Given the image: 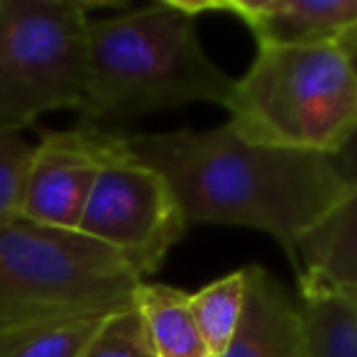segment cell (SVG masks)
<instances>
[{"instance_id":"obj_1","label":"cell","mask_w":357,"mask_h":357,"mask_svg":"<svg viewBox=\"0 0 357 357\" xmlns=\"http://www.w3.org/2000/svg\"><path fill=\"white\" fill-rule=\"evenodd\" d=\"M142 162L169 178L191 225L269 235L289 262L296 245L347 194L333 157L252 142L228 123L211 130L130 135Z\"/></svg>"},{"instance_id":"obj_2","label":"cell","mask_w":357,"mask_h":357,"mask_svg":"<svg viewBox=\"0 0 357 357\" xmlns=\"http://www.w3.org/2000/svg\"><path fill=\"white\" fill-rule=\"evenodd\" d=\"M196 22L199 15L178 0L91 20L79 125L120 130L130 120L194 103L228 110L238 79L206 54Z\"/></svg>"},{"instance_id":"obj_3","label":"cell","mask_w":357,"mask_h":357,"mask_svg":"<svg viewBox=\"0 0 357 357\" xmlns=\"http://www.w3.org/2000/svg\"><path fill=\"white\" fill-rule=\"evenodd\" d=\"M228 113L252 142L333 157L357 128V74L335 42L262 47Z\"/></svg>"},{"instance_id":"obj_4","label":"cell","mask_w":357,"mask_h":357,"mask_svg":"<svg viewBox=\"0 0 357 357\" xmlns=\"http://www.w3.org/2000/svg\"><path fill=\"white\" fill-rule=\"evenodd\" d=\"M144 282L118 252L76 233L17 220L0 228V333L132 306Z\"/></svg>"},{"instance_id":"obj_5","label":"cell","mask_w":357,"mask_h":357,"mask_svg":"<svg viewBox=\"0 0 357 357\" xmlns=\"http://www.w3.org/2000/svg\"><path fill=\"white\" fill-rule=\"evenodd\" d=\"M79 0H0V132L79 108L89 79L91 10Z\"/></svg>"},{"instance_id":"obj_6","label":"cell","mask_w":357,"mask_h":357,"mask_svg":"<svg viewBox=\"0 0 357 357\" xmlns=\"http://www.w3.org/2000/svg\"><path fill=\"white\" fill-rule=\"evenodd\" d=\"M186 230L189 223L169 178L142 162L125 135L96 178L76 233L118 252L147 282Z\"/></svg>"},{"instance_id":"obj_7","label":"cell","mask_w":357,"mask_h":357,"mask_svg":"<svg viewBox=\"0 0 357 357\" xmlns=\"http://www.w3.org/2000/svg\"><path fill=\"white\" fill-rule=\"evenodd\" d=\"M125 132L76 125L42 130L27 169L22 220L42 228L79 230L81 215L108 159Z\"/></svg>"},{"instance_id":"obj_8","label":"cell","mask_w":357,"mask_h":357,"mask_svg":"<svg viewBox=\"0 0 357 357\" xmlns=\"http://www.w3.org/2000/svg\"><path fill=\"white\" fill-rule=\"evenodd\" d=\"M184 6L194 15H233L252 32L257 50L337 42L357 22V0H208Z\"/></svg>"},{"instance_id":"obj_9","label":"cell","mask_w":357,"mask_h":357,"mask_svg":"<svg viewBox=\"0 0 357 357\" xmlns=\"http://www.w3.org/2000/svg\"><path fill=\"white\" fill-rule=\"evenodd\" d=\"M220 357H308L298 294L262 264H248L245 316Z\"/></svg>"},{"instance_id":"obj_10","label":"cell","mask_w":357,"mask_h":357,"mask_svg":"<svg viewBox=\"0 0 357 357\" xmlns=\"http://www.w3.org/2000/svg\"><path fill=\"white\" fill-rule=\"evenodd\" d=\"M298 294H335L357 303V186L296 245Z\"/></svg>"},{"instance_id":"obj_11","label":"cell","mask_w":357,"mask_h":357,"mask_svg":"<svg viewBox=\"0 0 357 357\" xmlns=\"http://www.w3.org/2000/svg\"><path fill=\"white\" fill-rule=\"evenodd\" d=\"M132 308L157 357H211L191 311V291L162 282H139Z\"/></svg>"},{"instance_id":"obj_12","label":"cell","mask_w":357,"mask_h":357,"mask_svg":"<svg viewBox=\"0 0 357 357\" xmlns=\"http://www.w3.org/2000/svg\"><path fill=\"white\" fill-rule=\"evenodd\" d=\"M248 303V267L233 269L191 291V311L211 357L225 355L233 345Z\"/></svg>"},{"instance_id":"obj_13","label":"cell","mask_w":357,"mask_h":357,"mask_svg":"<svg viewBox=\"0 0 357 357\" xmlns=\"http://www.w3.org/2000/svg\"><path fill=\"white\" fill-rule=\"evenodd\" d=\"M308 357H357V303L335 294H298Z\"/></svg>"},{"instance_id":"obj_14","label":"cell","mask_w":357,"mask_h":357,"mask_svg":"<svg viewBox=\"0 0 357 357\" xmlns=\"http://www.w3.org/2000/svg\"><path fill=\"white\" fill-rule=\"evenodd\" d=\"M103 321L105 316H74L6 331L0 357H81Z\"/></svg>"},{"instance_id":"obj_15","label":"cell","mask_w":357,"mask_h":357,"mask_svg":"<svg viewBox=\"0 0 357 357\" xmlns=\"http://www.w3.org/2000/svg\"><path fill=\"white\" fill-rule=\"evenodd\" d=\"M35 144L17 132H0V228L22 220L27 169Z\"/></svg>"},{"instance_id":"obj_16","label":"cell","mask_w":357,"mask_h":357,"mask_svg":"<svg viewBox=\"0 0 357 357\" xmlns=\"http://www.w3.org/2000/svg\"><path fill=\"white\" fill-rule=\"evenodd\" d=\"M81 357H157L132 306L105 316Z\"/></svg>"},{"instance_id":"obj_17","label":"cell","mask_w":357,"mask_h":357,"mask_svg":"<svg viewBox=\"0 0 357 357\" xmlns=\"http://www.w3.org/2000/svg\"><path fill=\"white\" fill-rule=\"evenodd\" d=\"M333 164H335L337 174L345 178V184L350 189L357 186V128L352 130L350 139L342 144V149L337 154H333Z\"/></svg>"},{"instance_id":"obj_18","label":"cell","mask_w":357,"mask_h":357,"mask_svg":"<svg viewBox=\"0 0 357 357\" xmlns=\"http://www.w3.org/2000/svg\"><path fill=\"white\" fill-rule=\"evenodd\" d=\"M335 45L340 47V52L345 54V59L350 61V66L355 69V74H357V22L350 27V30H345L340 37H337Z\"/></svg>"}]
</instances>
